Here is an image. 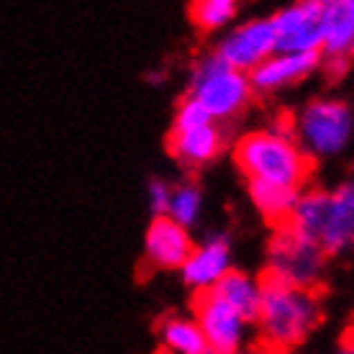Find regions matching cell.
I'll use <instances>...</instances> for the list:
<instances>
[{"label": "cell", "mask_w": 354, "mask_h": 354, "mask_svg": "<svg viewBox=\"0 0 354 354\" xmlns=\"http://www.w3.org/2000/svg\"><path fill=\"white\" fill-rule=\"evenodd\" d=\"M234 162L249 180L295 190H301L313 172V160L292 136V118H285L272 129L244 133L234 147Z\"/></svg>", "instance_id": "6da1fadb"}, {"label": "cell", "mask_w": 354, "mask_h": 354, "mask_svg": "<svg viewBox=\"0 0 354 354\" xmlns=\"http://www.w3.org/2000/svg\"><path fill=\"white\" fill-rule=\"evenodd\" d=\"M259 292L262 298L254 324L259 326L262 346L288 352L290 346L306 342L324 319L321 292L292 288L270 274H262Z\"/></svg>", "instance_id": "7a4b0ae2"}, {"label": "cell", "mask_w": 354, "mask_h": 354, "mask_svg": "<svg viewBox=\"0 0 354 354\" xmlns=\"http://www.w3.org/2000/svg\"><path fill=\"white\" fill-rule=\"evenodd\" d=\"M301 236L313 241L324 254H342L354 247V175L334 190L310 187L298 195L288 221Z\"/></svg>", "instance_id": "3957f363"}, {"label": "cell", "mask_w": 354, "mask_h": 354, "mask_svg": "<svg viewBox=\"0 0 354 354\" xmlns=\"http://www.w3.org/2000/svg\"><path fill=\"white\" fill-rule=\"evenodd\" d=\"M352 108L337 97H316L292 118V136L310 160L334 157L352 142Z\"/></svg>", "instance_id": "277c9868"}, {"label": "cell", "mask_w": 354, "mask_h": 354, "mask_svg": "<svg viewBox=\"0 0 354 354\" xmlns=\"http://www.w3.org/2000/svg\"><path fill=\"white\" fill-rule=\"evenodd\" d=\"M252 82L249 75L231 70L216 54H205L195 64L193 80H190V97L198 100L208 111L213 121H229L247 111L252 103Z\"/></svg>", "instance_id": "5b68a950"}, {"label": "cell", "mask_w": 354, "mask_h": 354, "mask_svg": "<svg viewBox=\"0 0 354 354\" xmlns=\"http://www.w3.org/2000/svg\"><path fill=\"white\" fill-rule=\"evenodd\" d=\"M267 270L265 274L288 283L292 288L324 292V277H326V254L313 241L301 236L288 223L277 226L267 249Z\"/></svg>", "instance_id": "8992f818"}, {"label": "cell", "mask_w": 354, "mask_h": 354, "mask_svg": "<svg viewBox=\"0 0 354 354\" xmlns=\"http://www.w3.org/2000/svg\"><path fill=\"white\" fill-rule=\"evenodd\" d=\"M321 8L324 0H301L277 10L270 18L274 28V54H321Z\"/></svg>", "instance_id": "52a82bcc"}, {"label": "cell", "mask_w": 354, "mask_h": 354, "mask_svg": "<svg viewBox=\"0 0 354 354\" xmlns=\"http://www.w3.org/2000/svg\"><path fill=\"white\" fill-rule=\"evenodd\" d=\"M216 57L236 72H254L274 54V28L270 18H249L234 26L216 46Z\"/></svg>", "instance_id": "ba28073f"}, {"label": "cell", "mask_w": 354, "mask_h": 354, "mask_svg": "<svg viewBox=\"0 0 354 354\" xmlns=\"http://www.w3.org/2000/svg\"><path fill=\"white\" fill-rule=\"evenodd\" d=\"M193 310V319L198 328L203 331L211 354H241V346L247 342L249 324L236 310H231L213 292H198Z\"/></svg>", "instance_id": "9c48e42d"}, {"label": "cell", "mask_w": 354, "mask_h": 354, "mask_svg": "<svg viewBox=\"0 0 354 354\" xmlns=\"http://www.w3.org/2000/svg\"><path fill=\"white\" fill-rule=\"evenodd\" d=\"M195 249L190 231L183 229L167 216H157L147 229L144 239V252L154 267L160 270H180L185 265L190 252Z\"/></svg>", "instance_id": "30bf717a"}, {"label": "cell", "mask_w": 354, "mask_h": 354, "mask_svg": "<svg viewBox=\"0 0 354 354\" xmlns=\"http://www.w3.org/2000/svg\"><path fill=\"white\" fill-rule=\"evenodd\" d=\"M231 270V247L226 236H211L201 247L190 252V257L180 272L183 283L193 288L195 292H208L216 288V283Z\"/></svg>", "instance_id": "8fae6325"}, {"label": "cell", "mask_w": 354, "mask_h": 354, "mask_svg": "<svg viewBox=\"0 0 354 354\" xmlns=\"http://www.w3.org/2000/svg\"><path fill=\"white\" fill-rule=\"evenodd\" d=\"M321 54H272L270 59L249 72V82L254 93H274V90L290 88L295 82L306 80L310 72L321 64Z\"/></svg>", "instance_id": "7c38bea8"}, {"label": "cell", "mask_w": 354, "mask_h": 354, "mask_svg": "<svg viewBox=\"0 0 354 354\" xmlns=\"http://www.w3.org/2000/svg\"><path fill=\"white\" fill-rule=\"evenodd\" d=\"M223 144L226 139H223L221 129L216 124H208L201 129H190V131H172L167 147L183 167L198 169L211 165L223 151Z\"/></svg>", "instance_id": "4fadbf2b"}, {"label": "cell", "mask_w": 354, "mask_h": 354, "mask_svg": "<svg viewBox=\"0 0 354 354\" xmlns=\"http://www.w3.org/2000/svg\"><path fill=\"white\" fill-rule=\"evenodd\" d=\"M321 57H354V0H324Z\"/></svg>", "instance_id": "5bb4252c"}, {"label": "cell", "mask_w": 354, "mask_h": 354, "mask_svg": "<svg viewBox=\"0 0 354 354\" xmlns=\"http://www.w3.org/2000/svg\"><path fill=\"white\" fill-rule=\"evenodd\" d=\"M208 292H213V295H216L218 301L226 303L231 310H236L247 324H254V321H257L262 292H259V280H254L252 274L239 272V270H229V272L216 283V288Z\"/></svg>", "instance_id": "9a60e30c"}, {"label": "cell", "mask_w": 354, "mask_h": 354, "mask_svg": "<svg viewBox=\"0 0 354 354\" xmlns=\"http://www.w3.org/2000/svg\"><path fill=\"white\" fill-rule=\"evenodd\" d=\"M298 195L301 190L285 185H272V183H259V180H249V198L262 216L270 223H283L290 221L292 208L298 203Z\"/></svg>", "instance_id": "2e32d148"}, {"label": "cell", "mask_w": 354, "mask_h": 354, "mask_svg": "<svg viewBox=\"0 0 354 354\" xmlns=\"http://www.w3.org/2000/svg\"><path fill=\"white\" fill-rule=\"evenodd\" d=\"M160 337L169 354H211L203 331L198 328L195 319L172 316V319L162 321Z\"/></svg>", "instance_id": "e0dca14e"}, {"label": "cell", "mask_w": 354, "mask_h": 354, "mask_svg": "<svg viewBox=\"0 0 354 354\" xmlns=\"http://www.w3.org/2000/svg\"><path fill=\"white\" fill-rule=\"evenodd\" d=\"M239 16L234 0H198L190 6V18L201 31H221Z\"/></svg>", "instance_id": "ac0fdd59"}, {"label": "cell", "mask_w": 354, "mask_h": 354, "mask_svg": "<svg viewBox=\"0 0 354 354\" xmlns=\"http://www.w3.org/2000/svg\"><path fill=\"white\" fill-rule=\"evenodd\" d=\"M201 205H203V193L198 190V185L185 183V185L175 187V190L169 193L167 218L180 223L183 229H190V226L198 221V216H201Z\"/></svg>", "instance_id": "d6986e66"}, {"label": "cell", "mask_w": 354, "mask_h": 354, "mask_svg": "<svg viewBox=\"0 0 354 354\" xmlns=\"http://www.w3.org/2000/svg\"><path fill=\"white\" fill-rule=\"evenodd\" d=\"M208 124H216V121L208 115V111L198 100H193V97L187 95L183 97V103L175 111L172 131H190V129H201V126H208Z\"/></svg>", "instance_id": "ffe728a7"}, {"label": "cell", "mask_w": 354, "mask_h": 354, "mask_svg": "<svg viewBox=\"0 0 354 354\" xmlns=\"http://www.w3.org/2000/svg\"><path fill=\"white\" fill-rule=\"evenodd\" d=\"M169 193H172V187H169L167 183H162V180H151L149 183V205H151L154 218H157V216H167Z\"/></svg>", "instance_id": "44dd1931"}, {"label": "cell", "mask_w": 354, "mask_h": 354, "mask_svg": "<svg viewBox=\"0 0 354 354\" xmlns=\"http://www.w3.org/2000/svg\"><path fill=\"white\" fill-rule=\"evenodd\" d=\"M346 67H349V59H346V57H326V72L331 77L344 75Z\"/></svg>", "instance_id": "7402d4cb"}, {"label": "cell", "mask_w": 354, "mask_h": 354, "mask_svg": "<svg viewBox=\"0 0 354 354\" xmlns=\"http://www.w3.org/2000/svg\"><path fill=\"white\" fill-rule=\"evenodd\" d=\"M331 354H354V331L352 328H346V334L339 339L337 349H334Z\"/></svg>", "instance_id": "603a6c76"}, {"label": "cell", "mask_w": 354, "mask_h": 354, "mask_svg": "<svg viewBox=\"0 0 354 354\" xmlns=\"http://www.w3.org/2000/svg\"><path fill=\"white\" fill-rule=\"evenodd\" d=\"M252 354H288V352H280V349H270V346L257 344L254 349H252Z\"/></svg>", "instance_id": "cb8c5ba5"}, {"label": "cell", "mask_w": 354, "mask_h": 354, "mask_svg": "<svg viewBox=\"0 0 354 354\" xmlns=\"http://www.w3.org/2000/svg\"><path fill=\"white\" fill-rule=\"evenodd\" d=\"M349 328H352V331H354V324H352V326H349Z\"/></svg>", "instance_id": "d4e9b609"}, {"label": "cell", "mask_w": 354, "mask_h": 354, "mask_svg": "<svg viewBox=\"0 0 354 354\" xmlns=\"http://www.w3.org/2000/svg\"><path fill=\"white\" fill-rule=\"evenodd\" d=\"M244 354H252V352H244Z\"/></svg>", "instance_id": "484cf974"}]
</instances>
